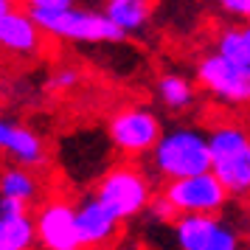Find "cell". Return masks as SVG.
I'll list each match as a JSON object with an SVG mask.
<instances>
[{"label":"cell","mask_w":250,"mask_h":250,"mask_svg":"<svg viewBox=\"0 0 250 250\" xmlns=\"http://www.w3.org/2000/svg\"><path fill=\"white\" fill-rule=\"evenodd\" d=\"M149 158H152V169L166 183L205 174V171H211L208 132L200 129V126H186V124L163 129L158 144L149 152Z\"/></svg>","instance_id":"1"},{"label":"cell","mask_w":250,"mask_h":250,"mask_svg":"<svg viewBox=\"0 0 250 250\" xmlns=\"http://www.w3.org/2000/svg\"><path fill=\"white\" fill-rule=\"evenodd\" d=\"M211 174L228 197H250V129L242 124H219L208 132Z\"/></svg>","instance_id":"2"},{"label":"cell","mask_w":250,"mask_h":250,"mask_svg":"<svg viewBox=\"0 0 250 250\" xmlns=\"http://www.w3.org/2000/svg\"><path fill=\"white\" fill-rule=\"evenodd\" d=\"M93 197L118 222H126V219H135V216L146 214L149 203L155 197V183L141 166L121 163V166H110L96 180Z\"/></svg>","instance_id":"3"},{"label":"cell","mask_w":250,"mask_h":250,"mask_svg":"<svg viewBox=\"0 0 250 250\" xmlns=\"http://www.w3.org/2000/svg\"><path fill=\"white\" fill-rule=\"evenodd\" d=\"M31 20L37 23L40 34H48V37H54V40H62V42H87V45L124 42V34L102 12H96V9L70 6L65 12L31 14Z\"/></svg>","instance_id":"4"},{"label":"cell","mask_w":250,"mask_h":250,"mask_svg":"<svg viewBox=\"0 0 250 250\" xmlns=\"http://www.w3.org/2000/svg\"><path fill=\"white\" fill-rule=\"evenodd\" d=\"M160 132V118L155 110L132 104V107H121L107 118V141L113 144L115 152H121L126 158H141L149 155L152 146L158 144Z\"/></svg>","instance_id":"5"},{"label":"cell","mask_w":250,"mask_h":250,"mask_svg":"<svg viewBox=\"0 0 250 250\" xmlns=\"http://www.w3.org/2000/svg\"><path fill=\"white\" fill-rule=\"evenodd\" d=\"M163 200L171 205L177 216L183 214H203V216H219L228 205V191L219 186L211 171L194 174L186 180H171L163 186Z\"/></svg>","instance_id":"6"},{"label":"cell","mask_w":250,"mask_h":250,"mask_svg":"<svg viewBox=\"0 0 250 250\" xmlns=\"http://www.w3.org/2000/svg\"><path fill=\"white\" fill-rule=\"evenodd\" d=\"M197 82L222 104H250V65L228 62L219 54H205L197 62Z\"/></svg>","instance_id":"7"},{"label":"cell","mask_w":250,"mask_h":250,"mask_svg":"<svg viewBox=\"0 0 250 250\" xmlns=\"http://www.w3.org/2000/svg\"><path fill=\"white\" fill-rule=\"evenodd\" d=\"M34 242L42 250H82L76 233V214L70 200H48L34 216Z\"/></svg>","instance_id":"8"},{"label":"cell","mask_w":250,"mask_h":250,"mask_svg":"<svg viewBox=\"0 0 250 250\" xmlns=\"http://www.w3.org/2000/svg\"><path fill=\"white\" fill-rule=\"evenodd\" d=\"M73 214H76V233H79L82 248L90 250L107 248L110 242H115L118 230H121V222L93 194L82 197L79 203L73 205Z\"/></svg>","instance_id":"9"},{"label":"cell","mask_w":250,"mask_h":250,"mask_svg":"<svg viewBox=\"0 0 250 250\" xmlns=\"http://www.w3.org/2000/svg\"><path fill=\"white\" fill-rule=\"evenodd\" d=\"M0 152H6L23 169H37L48 163V149L42 135L25 124H14L9 118H0Z\"/></svg>","instance_id":"10"},{"label":"cell","mask_w":250,"mask_h":250,"mask_svg":"<svg viewBox=\"0 0 250 250\" xmlns=\"http://www.w3.org/2000/svg\"><path fill=\"white\" fill-rule=\"evenodd\" d=\"M42 45V34L31 14L23 9H14L0 20V48L14 57H34Z\"/></svg>","instance_id":"11"},{"label":"cell","mask_w":250,"mask_h":250,"mask_svg":"<svg viewBox=\"0 0 250 250\" xmlns=\"http://www.w3.org/2000/svg\"><path fill=\"white\" fill-rule=\"evenodd\" d=\"M155 0H104L102 14L126 37L141 34L152 20Z\"/></svg>","instance_id":"12"},{"label":"cell","mask_w":250,"mask_h":250,"mask_svg":"<svg viewBox=\"0 0 250 250\" xmlns=\"http://www.w3.org/2000/svg\"><path fill=\"white\" fill-rule=\"evenodd\" d=\"M222 216H203V214H183L174 216L171 222V239H174V248L177 250H203L211 236L219 228Z\"/></svg>","instance_id":"13"},{"label":"cell","mask_w":250,"mask_h":250,"mask_svg":"<svg viewBox=\"0 0 250 250\" xmlns=\"http://www.w3.org/2000/svg\"><path fill=\"white\" fill-rule=\"evenodd\" d=\"M155 90H158V102L169 113H186L197 104V87L183 73H163L155 84Z\"/></svg>","instance_id":"14"},{"label":"cell","mask_w":250,"mask_h":250,"mask_svg":"<svg viewBox=\"0 0 250 250\" xmlns=\"http://www.w3.org/2000/svg\"><path fill=\"white\" fill-rule=\"evenodd\" d=\"M40 177L34 174V169H23V166H9L0 171V197L3 200H14L20 205L37 203L40 197Z\"/></svg>","instance_id":"15"},{"label":"cell","mask_w":250,"mask_h":250,"mask_svg":"<svg viewBox=\"0 0 250 250\" xmlns=\"http://www.w3.org/2000/svg\"><path fill=\"white\" fill-rule=\"evenodd\" d=\"M214 54H219L228 62H236V65H250V23L222 28L216 34Z\"/></svg>","instance_id":"16"},{"label":"cell","mask_w":250,"mask_h":250,"mask_svg":"<svg viewBox=\"0 0 250 250\" xmlns=\"http://www.w3.org/2000/svg\"><path fill=\"white\" fill-rule=\"evenodd\" d=\"M34 248V219L31 214H0V250Z\"/></svg>","instance_id":"17"},{"label":"cell","mask_w":250,"mask_h":250,"mask_svg":"<svg viewBox=\"0 0 250 250\" xmlns=\"http://www.w3.org/2000/svg\"><path fill=\"white\" fill-rule=\"evenodd\" d=\"M203 250H242V233L236 230V225H233V222L219 219L216 233L211 236V242H208Z\"/></svg>","instance_id":"18"},{"label":"cell","mask_w":250,"mask_h":250,"mask_svg":"<svg viewBox=\"0 0 250 250\" xmlns=\"http://www.w3.org/2000/svg\"><path fill=\"white\" fill-rule=\"evenodd\" d=\"M28 14H51V12H65L70 6H76V0H23Z\"/></svg>","instance_id":"19"},{"label":"cell","mask_w":250,"mask_h":250,"mask_svg":"<svg viewBox=\"0 0 250 250\" xmlns=\"http://www.w3.org/2000/svg\"><path fill=\"white\" fill-rule=\"evenodd\" d=\"M79 84V70L76 68H59L57 73H51L48 79V87L57 93H65V90H73Z\"/></svg>","instance_id":"20"},{"label":"cell","mask_w":250,"mask_h":250,"mask_svg":"<svg viewBox=\"0 0 250 250\" xmlns=\"http://www.w3.org/2000/svg\"><path fill=\"white\" fill-rule=\"evenodd\" d=\"M146 214L152 216L155 222H163V225H171V222H174V216H177L174 211H171V205L163 200V194H155V197H152Z\"/></svg>","instance_id":"21"},{"label":"cell","mask_w":250,"mask_h":250,"mask_svg":"<svg viewBox=\"0 0 250 250\" xmlns=\"http://www.w3.org/2000/svg\"><path fill=\"white\" fill-rule=\"evenodd\" d=\"M219 9L242 23H250V0H219Z\"/></svg>","instance_id":"22"},{"label":"cell","mask_w":250,"mask_h":250,"mask_svg":"<svg viewBox=\"0 0 250 250\" xmlns=\"http://www.w3.org/2000/svg\"><path fill=\"white\" fill-rule=\"evenodd\" d=\"M0 214L3 216H9V214H28V208L20 203H14V200H3L0 197Z\"/></svg>","instance_id":"23"},{"label":"cell","mask_w":250,"mask_h":250,"mask_svg":"<svg viewBox=\"0 0 250 250\" xmlns=\"http://www.w3.org/2000/svg\"><path fill=\"white\" fill-rule=\"evenodd\" d=\"M9 12H14V0H0V20H3Z\"/></svg>","instance_id":"24"},{"label":"cell","mask_w":250,"mask_h":250,"mask_svg":"<svg viewBox=\"0 0 250 250\" xmlns=\"http://www.w3.org/2000/svg\"><path fill=\"white\" fill-rule=\"evenodd\" d=\"M113 250H138V245H132V242H124V245H115Z\"/></svg>","instance_id":"25"},{"label":"cell","mask_w":250,"mask_h":250,"mask_svg":"<svg viewBox=\"0 0 250 250\" xmlns=\"http://www.w3.org/2000/svg\"><path fill=\"white\" fill-rule=\"evenodd\" d=\"M245 242H248V250H250V228H248V239H245Z\"/></svg>","instance_id":"26"}]
</instances>
